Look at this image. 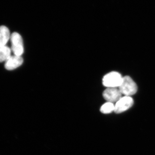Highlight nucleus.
Returning <instances> with one entry per match:
<instances>
[{
    "mask_svg": "<svg viewBox=\"0 0 155 155\" xmlns=\"http://www.w3.org/2000/svg\"><path fill=\"white\" fill-rule=\"evenodd\" d=\"M103 95L107 101L114 103L120 100L122 94L118 87H107L104 91Z\"/></svg>",
    "mask_w": 155,
    "mask_h": 155,
    "instance_id": "5",
    "label": "nucleus"
},
{
    "mask_svg": "<svg viewBox=\"0 0 155 155\" xmlns=\"http://www.w3.org/2000/svg\"><path fill=\"white\" fill-rule=\"evenodd\" d=\"M23 60L21 56L14 55L11 56L5 61V67L7 70H12L22 65Z\"/></svg>",
    "mask_w": 155,
    "mask_h": 155,
    "instance_id": "6",
    "label": "nucleus"
},
{
    "mask_svg": "<svg viewBox=\"0 0 155 155\" xmlns=\"http://www.w3.org/2000/svg\"><path fill=\"white\" fill-rule=\"evenodd\" d=\"M123 77L118 72H111L106 74L103 78L102 83L107 87H119L122 83Z\"/></svg>",
    "mask_w": 155,
    "mask_h": 155,
    "instance_id": "2",
    "label": "nucleus"
},
{
    "mask_svg": "<svg viewBox=\"0 0 155 155\" xmlns=\"http://www.w3.org/2000/svg\"><path fill=\"white\" fill-rule=\"evenodd\" d=\"M11 36L10 31L8 28L4 25L0 26V47L6 46Z\"/></svg>",
    "mask_w": 155,
    "mask_h": 155,
    "instance_id": "7",
    "label": "nucleus"
},
{
    "mask_svg": "<svg viewBox=\"0 0 155 155\" xmlns=\"http://www.w3.org/2000/svg\"><path fill=\"white\" fill-rule=\"evenodd\" d=\"M118 88L122 94L125 96L130 97L136 93L137 91L136 84L129 76L123 77L122 83Z\"/></svg>",
    "mask_w": 155,
    "mask_h": 155,
    "instance_id": "1",
    "label": "nucleus"
},
{
    "mask_svg": "<svg viewBox=\"0 0 155 155\" xmlns=\"http://www.w3.org/2000/svg\"><path fill=\"white\" fill-rule=\"evenodd\" d=\"M115 110V105L114 103L107 102L101 107L100 110L104 114H108L112 113Z\"/></svg>",
    "mask_w": 155,
    "mask_h": 155,
    "instance_id": "9",
    "label": "nucleus"
},
{
    "mask_svg": "<svg viewBox=\"0 0 155 155\" xmlns=\"http://www.w3.org/2000/svg\"><path fill=\"white\" fill-rule=\"evenodd\" d=\"M133 104V99L131 97L125 96L116 103L114 112L117 114L123 113L130 109Z\"/></svg>",
    "mask_w": 155,
    "mask_h": 155,
    "instance_id": "4",
    "label": "nucleus"
},
{
    "mask_svg": "<svg viewBox=\"0 0 155 155\" xmlns=\"http://www.w3.org/2000/svg\"><path fill=\"white\" fill-rule=\"evenodd\" d=\"M11 51L15 55L21 56L24 52L23 40L21 35L17 32L11 35Z\"/></svg>",
    "mask_w": 155,
    "mask_h": 155,
    "instance_id": "3",
    "label": "nucleus"
},
{
    "mask_svg": "<svg viewBox=\"0 0 155 155\" xmlns=\"http://www.w3.org/2000/svg\"><path fill=\"white\" fill-rule=\"evenodd\" d=\"M11 49L7 46L0 47V62L6 61L11 56Z\"/></svg>",
    "mask_w": 155,
    "mask_h": 155,
    "instance_id": "8",
    "label": "nucleus"
}]
</instances>
